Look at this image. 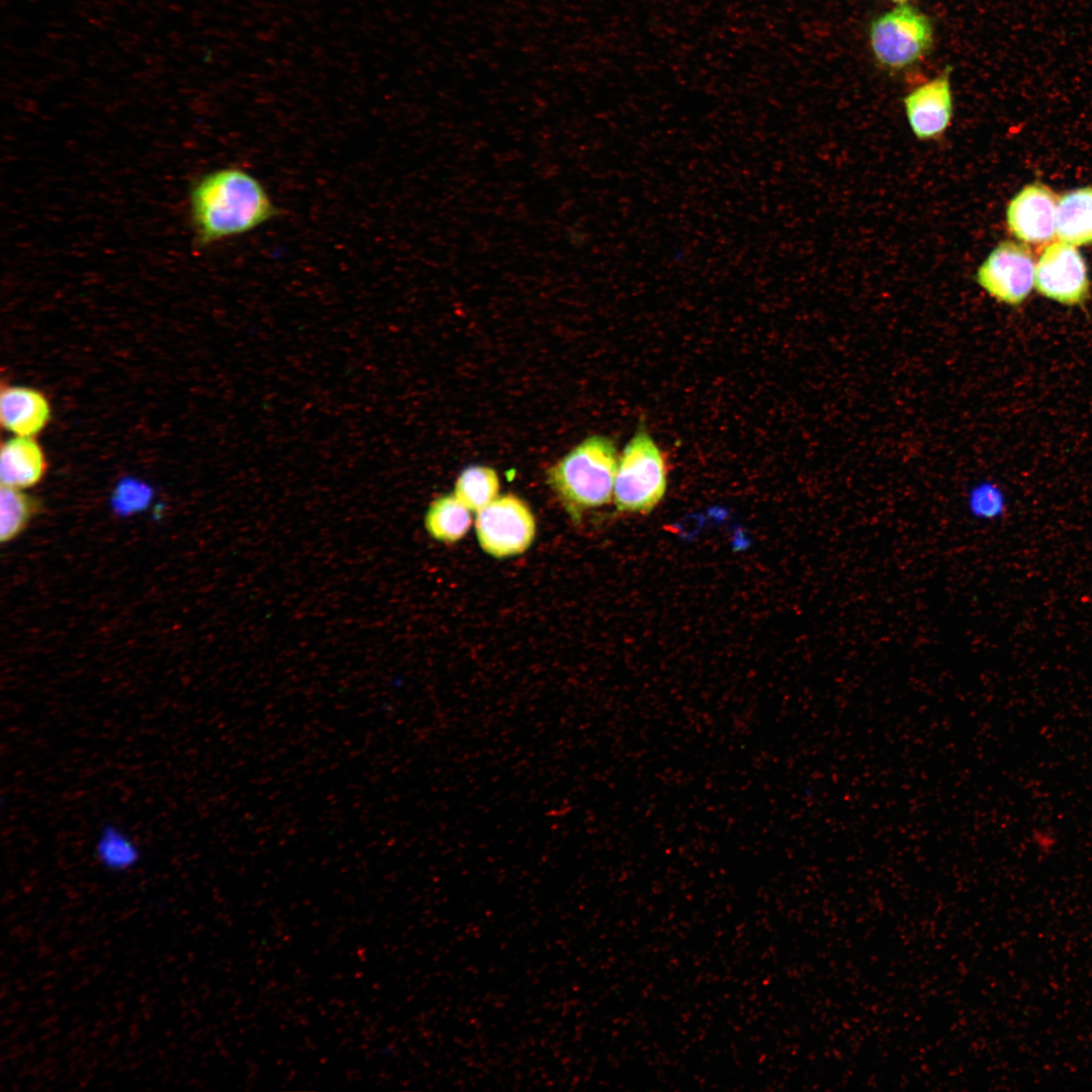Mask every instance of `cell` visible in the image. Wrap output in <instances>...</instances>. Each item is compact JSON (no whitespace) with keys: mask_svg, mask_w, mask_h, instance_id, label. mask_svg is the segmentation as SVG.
Wrapping results in <instances>:
<instances>
[{"mask_svg":"<svg viewBox=\"0 0 1092 1092\" xmlns=\"http://www.w3.org/2000/svg\"><path fill=\"white\" fill-rule=\"evenodd\" d=\"M189 206L202 246L252 232L278 213L261 181L235 166L212 170L196 180L190 190Z\"/></svg>","mask_w":1092,"mask_h":1092,"instance_id":"cell-1","label":"cell"},{"mask_svg":"<svg viewBox=\"0 0 1092 1092\" xmlns=\"http://www.w3.org/2000/svg\"><path fill=\"white\" fill-rule=\"evenodd\" d=\"M618 460L610 438L592 436L548 469V485L574 521L611 500Z\"/></svg>","mask_w":1092,"mask_h":1092,"instance_id":"cell-2","label":"cell"},{"mask_svg":"<svg viewBox=\"0 0 1092 1092\" xmlns=\"http://www.w3.org/2000/svg\"><path fill=\"white\" fill-rule=\"evenodd\" d=\"M666 465L662 452L644 428H639L618 460L614 500L621 512L646 514L666 490Z\"/></svg>","mask_w":1092,"mask_h":1092,"instance_id":"cell-3","label":"cell"},{"mask_svg":"<svg viewBox=\"0 0 1092 1092\" xmlns=\"http://www.w3.org/2000/svg\"><path fill=\"white\" fill-rule=\"evenodd\" d=\"M869 40L879 66L891 72L903 71L928 55L933 27L922 11L901 3L872 20Z\"/></svg>","mask_w":1092,"mask_h":1092,"instance_id":"cell-4","label":"cell"},{"mask_svg":"<svg viewBox=\"0 0 1092 1092\" xmlns=\"http://www.w3.org/2000/svg\"><path fill=\"white\" fill-rule=\"evenodd\" d=\"M475 532L485 553L506 558L529 549L535 539L536 521L527 503L507 493L477 512Z\"/></svg>","mask_w":1092,"mask_h":1092,"instance_id":"cell-5","label":"cell"},{"mask_svg":"<svg viewBox=\"0 0 1092 1092\" xmlns=\"http://www.w3.org/2000/svg\"><path fill=\"white\" fill-rule=\"evenodd\" d=\"M1035 264L1030 250L1012 241L1000 242L977 269L975 280L998 302L1018 306L1034 285Z\"/></svg>","mask_w":1092,"mask_h":1092,"instance_id":"cell-6","label":"cell"},{"mask_svg":"<svg viewBox=\"0 0 1092 1092\" xmlns=\"http://www.w3.org/2000/svg\"><path fill=\"white\" fill-rule=\"evenodd\" d=\"M1034 286L1042 296L1061 304H1083L1090 294L1083 256L1075 246L1062 241L1048 245L1035 265Z\"/></svg>","mask_w":1092,"mask_h":1092,"instance_id":"cell-7","label":"cell"},{"mask_svg":"<svg viewBox=\"0 0 1092 1092\" xmlns=\"http://www.w3.org/2000/svg\"><path fill=\"white\" fill-rule=\"evenodd\" d=\"M951 68L916 87L903 99L909 126L919 141H937L948 129L953 113Z\"/></svg>","mask_w":1092,"mask_h":1092,"instance_id":"cell-8","label":"cell"},{"mask_svg":"<svg viewBox=\"0 0 1092 1092\" xmlns=\"http://www.w3.org/2000/svg\"><path fill=\"white\" fill-rule=\"evenodd\" d=\"M1058 200L1042 183L1025 185L1007 205L1008 230L1023 243H1049L1056 235Z\"/></svg>","mask_w":1092,"mask_h":1092,"instance_id":"cell-9","label":"cell"},{"mask_svg":"<svg viewBox=\"0 0 1092 1092\" xmlns=\"http://www.w3.org/2000/svg\"><path fill=\"white\" fill-rule=\"evenodd\" d=\"M51 405L37 389L20 385H2L0 422L14 436L33 437L48 425Z\"/></svg>","mask_w":1092,"mask_h":1092,"instance_id":"cell-10","label":"cell"},{"mask_svg":"<svg viewBox=\"0 0 1092 1092\" xmlns=\"http://www.w3.org/2000/svg\"><path fill=\"white\" fill-rule=\"evenodd\" d=\"M47 459L32 437L14 436L1 445V485L24 489L37 484L46 474Z\"/></svg>","mask_w":1092,"mask_h":1092,"instance_id":"cell-11","label":"cell"},{"mask_svg":"<svg viewBox=\"0 0 1092 1092\" xmlns=\"http://www.w3.org/2000/svg\"><path fill=\"white\" fill-rule=\"evenodd\" d=\"M93 854L102 869L115 874L132 871L143 858L142 848L134 837L113 822H106L98 829Z\"/></svg>","mask_w":1092,"mask_h":1092,"instance_id":"cell-12","label":"cell"},{"mask_svg":"<svg viewBox=\"0 0 1092 1092\" xmlns=\"http://www.w3.org/2000/svg\"><path fill=\"white\" fill-rule=\"evenodd\" d=\"M1056 235L1075 247L1092 244V187L1077 188L1059 198Z\"/></svg>","mask_w":1092,"mask_h":1092,"instance_id":"cell-13","label":"cell"},{"mask_svg":"<svg viewBox=\"0 0 1092 1092\" xmlns=\"http://www.w3.org/2000/svg\"><path fill=\"white\" fill-rule=\"evenodd\" d=\"M469 510L454 494L441 495L428 507L424 525L428 534L437 541L456 543L471 526Z\"/></svg>","mask_w":1092,"mask_h":1092,"instance_id":"cell-14","label":"cell"},{"mask_svg":"<svg viewBox=\"0 0 1092 1092\" xmlns=\"http://www.w3.org/2000/svg\"><path fill=\"white\" fill-rule=\"evenodd\" d=\"M40 511V500L22 489L1 485L0 490V540L11 542L17 538Z\"/></svg>","mask_w":1092,"mask_h":1092,"instance_id":"cell-15","label":"cell"},{"mask_svg":"<svg viewBox=\"0 0 1092 1092\" xmlns=\"http://www.w3.org/2000/svg\"><path fill=\"white\" fill-rule=\"evenodd\" d=\"M499 491V479L494 469L470 465L459 474L454 495L469 511L478 512L491 503Z\"/></svg>","mask_w":1092,"mask_h":1092,"instance_id":"cell-16","label":"cell"},{"mask_svg":"<svg viewBox=\"0 0 1092 1092\" xmlns=\"http://www.w3.org/2000/svg\"><path fill=\"white\" fill-rule=\"evenodd\" d=\"M966 506L971 518L982 523L997 522L1007 511L1004 493L988 482L978 484L969 491Z\"/></svg>","mask_w":1092,"mask_h":1092,"instance_id":"cell-17","label":"cell"},{"mask_svg":"<svg viewBox=\"0 0 1092 1092\" xmlns=\"http://www.w3.org/2000/svg\"><path fill=\"white\" fill-rule=\"evenodd\" d=\"M152 493V488L146 483L133 478H124L113 491L112 507L120 515L136 513L147 508Z\"/></svg>","mask_w":1092,"mask_h":1092,"instance_id":"cell-18","label":"cell"},{"mask_svg":"<svg viewBox=\"0 0 1092 1092\" xmlns=\"http://www.w3.org/2000/svg\"><path fill=\"white\" fill-rule=\"evenodd\" d=\"M1031 841L1040 851H1051L1057 844L1056 833L1048 828H1038L1032 832Z\"/></svg>","mask_w":1092,"mask_h":1092,"instance_id":"cell-19","label":"cell"},{"mask_svg":"<svg viewBox=\"0 0 1092 1092\" xmlns=\"http://www.w3.org/2000/svg\"><path fill=\"white\" fill-rule=\"evenodd\" d=\"M892 1H895V2H899V3H903V2H905V1H907V0H892Z\"/></svg>","mask_w":1092,"mask_h":1092,"instance_id":"cell-20","label":"cell"}]
</instances>
